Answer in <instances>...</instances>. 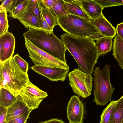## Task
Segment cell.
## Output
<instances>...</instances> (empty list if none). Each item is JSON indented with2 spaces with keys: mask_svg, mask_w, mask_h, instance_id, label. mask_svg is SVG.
Wrapping results in <instances>:
<instances>
[{
  "mask_svg": "<svg viewBox=\"0 0 123 123\" xmlns=\"http://www.w3.org/2000/svg\"><path fill=\"white\" fill-rule=\"evenodd\" d=\"M123 120V96L118 100L111 115L109 123H122Z\"/></svg>",
  "mask_w": 123,
  "mask_h": 123,
  "instance_id": "cell-20",
  "label": "cell"
},
{
  "mask_svg": "<svg viewBox=\"0 0 123 123\" xmlns=\"http://www.w3.org/2000/svg\"><path fill=\"white\" fill-rule=\"evenodd\" d=\"M112 50V55L123 70V40L117 35L114 40Z\"/></svg>",
  "mask_w": 123,
  "mask_h": 123,
  "instance_id": "cell-17",
  "label": "cell"
},
{
  "mask_svg": "<svg viewBox=\"0 0 123 123\" xmlns=\"http://www.w3.org/2000/svg\"><path fill=\"white\" fill-rule=\"evenodd\" d=\"M51 8L57 18L68 14L66 5L64 0H56Z\"/></svg>",
  "mask_w": 123,
  "mask_h": 123,
  "instance_id": "cell-25",
  "label": "cell"
},
{
  "mask_svg": "<svg viewBox=\"0 0 123 123\" xmlns=\"http://www.w3.org/2000/svg\"><path fill=\"white\" fill-rule=\"evenodd\" d=\"M68 76L69 84L75 94L84 98L91 95L93 80L91 74L78 68L69 73Z\"/></svg>",
  "mask_w": 123,
  "mask_h": 123,
  "instance_id": "cell-7",
  "label": "cell"
},
{
  "mask_svg": "<svg viewBox=\"0 0 123 123\" xmlns=\"http://www.w3.org/2000/svg\"><path fill=\"white\" fill-rule=\"evenodd\" d=\"M90 21L104 37L113 38L115 36L116 33V29L103 14L97 18L91 20Z\"/></svg>",
  "mask_w": 123,
  "mask_h": 123,
  "instance_id": "cell-11",
  "label": "cell"
},
{
  "mask_svg": "<svg viewBox=\"0 0 123 123\" xmlns=\"http://www.w3.org/2000/svg\"><path fill=\"white\" fill-rule=\"evenodd\" d=\"M60 36L67 50L71 53L79 67L84 72L91 74L99 57L94 40L66 33Z\"/></svg>",
  "mask_w": 123,
  "mask_h": 123,
  "instance_id": "cell-1",
  "label": "cell"
},
{
  "mask_svg": "<svg viewBox=\"0 0 123 123\" xmlns=\"http://www.w3.org/2000/svg\"><path fill=\"white\" fill-rule=\"evenodd\" d=\"M28 74L24 72L12 56L0 62V87L8 90L17 97L29 81Z\"/></svg>",
  "mask_w": 123,
  "mask_h": 123,
  "instance_id": "cell-3",
  "label": "cell"
},
{
  "mask_svg": "<svg viewBox=\"0 0 123 123\" xmlns=\"http://www.w3.org/2000/svg\"><path fill=\"white\" fill-rule=\"evenodd\" d=\"M38 123H65L62 120L57 119H52L44 121L39 122Z\"/></svg>",
  "mask_w": 123,
  "mask_h": 123,
  "instance_id": "cell-36",
  "label": "cell"
},
{
  "mask_svg": "<svg viewBox=\"0 0 123 123\" xmlns=\"http://www.w3.org/2000/svg\"><path fill=\"white\" fill-rule=\"evenodd\" d=\"M29 110H31L18 95L16 101L7 108L6 117L7 122L21 115Z\"/></svg>",
  "mask_w": 123,
  "mask_h": 123,
  "instance_id": "cell-12",
  "label": "cell"
},
{
  "mask_svg": "<svg viewBox=\"0 0 123 123\" xmlns=\"http://www.w3.org/2000/svg\"><path fill=\"white\" fill-rule=\"evenodd\" d=\"M16 0H0L1 3L0 8L6 9L7 12L11 13V9Z\"/></svg>",
  "mask_w": 123,
  "mask_h": 123,
  "instance_id": "cell-31",
  "label": "cell"
},
{
  "mask_svg": "<svg viewBox=\"0 0 123 123\" xmlns=\"http://www.w3.org/2000/svg\"><path fill=\"white\" fill-rule=\"evenodd\" d=\"M111 66L108 64L101 69L99 67H96L94 70L93 101L97 105L103 106L111 101L115 88L111 82Z\"/></svg>",
  "mask_w": 123,
  "mask_h": 123,
  "instance_id": "cell-5",
  "label": "cell"
},
{
  "mask_svg": "<svg viewBox=\"0 0 123 123\" xmlns=\"http://www.w3.org/2000/svg\"><path fill=\"white\" fill-rule=\"evenodd\" d=\"M7 112L6 108L3 111L0 112V123H7L6 121Z\"/></svg>",
  "mask_w": 123,
  "mask_h": 123,
  "instance_id": "cell-34",
  "label": "cell"
},
{
  "mask_svg": "<svg viewBox=\"0 0 123 123\" xmlns=\"http://www.w3.org/2000/svg\"><path fill=\"white\" fill-rule=\"evenodd\" d=\"M43 4L51 8H52L56 0H39Z\"/></svg>",
  "mask_w": 123,
  "mask_h": 123,
  "instance_id": "cell-33",
  "label": "cell"
},
{
  "mask_svg": "<svg viewBox=\"0 0 123 123\" xmlns=\"http://www.w3.org/2000/svg\"><path fill=\"white\" fill-rule=\"evenodd\" d=\"M122 123H123V121H122Z\"/></svg>",
  "mask_w": 123,
  "mask_h": 123,
  "instance_id": "cell-39",
  "label": "cell"
},
{
  "mask_svg": "<svg viewBox=\"0 0 123 123\" xmlns=\"http://www.w3.org/2000/svg\"><path fill=\"white\" fill-rule=\"evenodd\" d=\"M117 101H112L103 110L100 116V123H109L111 113L116 106Z\"/></svg>",
  "mask_w": 123,
  "mask_h": 123,
  "instance_id": "cell-27",
  "label": "cell"
},
{
  "mask_svg": "<svg viewBox=\"0 0 123 123\" xmlns=\"http://www.w3.org/2000/svg\"><path fill=\"white\" fill-rule=\"evenodd\" d=\"M3 47V51L0 62L4 61L12 57L15 46V40L13 35L8 31L0 37Z\"/></svg>",
  "mask_w": 123,
  "mask_h": 123,
  "instance_id": "cell-10",
  "label": "cell"
},
{
  "mask_svg": "<svg viewBox=\"0 0 123 123\" xmlns=\"http://www.w3.org/2000/svg\"><path fill=\"white\" fill-rule=\"evenodd\" d=\"M58 25L63 31L72 35L97 40L104 37L90 21L71 14L57 18Z\"/></svg>",
  "mask_w": 123,
  "mask_h": 123,
  "instance_id": "cell-4",
  "label": "cell"
},
{
  "mask_svg": "<svg viewBox=\"0 0 123 123\" xmlns=\"http://www.w3.org/2000/svg\"><path fill=\"white\" fill-rule=\"evenodd\" d=\"M112 38L104 37L97 40L95 44L98 55L105 54L110 52L112 44Z\"/></svg>",
  "mask_w": 123,
  "mask_h": 123,
  "instance_id": "cell-19",
  "label": "cell"
},
{
  "mask_svg": "<svg viewBox=\"0 0 123 123\" xmlns=\"http://www.w3.org/2000/svg\"><path fill=\"white\" fill-rule=\"evenodd\" d=\"M67 117L69 123H82L84 109L83 104L77 96L74 95L67 107Z\"/></svg>",
  "mask_w": 123,
  "mask_h": 123,
  "instance_id": "cell-8",
  "label": "cell"
},
{
  "mask_svg": "<svg viewBox=\"0 0 123 123\" xmlns=\"http://www.w3.org/2000/svg\"></svg>",
  "mask_w": 123,
  "mask_h": 123,
  "instance_id": "cell-40",
  "label": "cell"
},
{
  "mask_svg": "<svg viewBox=\"0 0 123 123\" xmlns=\"http://www.w3.org/2000/svg\"><path fill=\"white\" fill-rule=\"evenodd\" d=\"M18 95L31 111L38 108L39 106L44 99L36 97L23 89Z\"/></svg>",
  "mask_w": 123,
  "mask_h": 123,
  "instance_id": "cell-16",
  "label": "cell"
},
{
  "mask_svg": "<svg viewBox=\"0 0 123 123\" xmlns=\"http://www.w3.org/2000/svg\"><path fill=\"white\" fill-rule=\"evenodd\" d=\"M31 111L29 110L21 115L9 121L7 123H26L29 117V114Z\"/></svg>",
  "mask_w": 123,
  "mask_h": 123,
  "instance_id": "cell-30",
  "label": "cell"
},
{
  "mask_svg": "<svg viewBox=\"0 0 123 123\" xmlns=\"http://www.w3.org/2000/svg\"><path fill=\"white\" fill-rule=\"evenodd\" d=\"M39 2L43 17L49 26L53 29L56 25H58L57 17L51 8L48 7Z\"/></svg>",
  "mask_w": 123,
  "mask_h": 123,
  "instance_id": "cell-18",
  "label": "cell"
},
{
  "mask_svg": "<svg viewBox=\"0 0 123 123\" xmlns=\"http://www.w3.org/2000/svg\"><path fill=\"white\" fill-rule=\"evenodd\" d=\"M23 89L38 98H44L48 96L46 92L39 89L31 82L30 81Z\"/></svg>",
  "mask_w": 123,
  "mask_h": 123,
  "instance_id": "cell-24",
  "label": "cell"
},
{
  "mask_svg": "<svg viewBox=\"0 0 123 123\" xmlns=\"http://www.w3.org/2000/svg\"><path fill=\"white\" fill-rule=\"evenodd\" d=\"M16 63L21 70L25 73L28 74V63L21 57L18 54L13 56Z\"/></svg>",
  "mask_w": 123,
  "mask_h": 123,
  "instance_id": "cell-29",
  "label": "cell"
},
{
  "mask_svg": "<svg viewBox=\"0 0 123 123\" xmlns=\"http://www.w3.org/2000/svg\"><path fill=\"white\" fill-rule=\"evenodd\" d=\"M25 46L28 51L29 57L35 65L69 70L65 63L37 47L29 40L24 38Z\"/></svg>",
  "mask_w": 123,
  "mask_h": 123,
  "instance_id": "cell-6",
  "label": "cell"
},
{
  "mask_svg": "<svg viewBox=\"0 0 123 123\" xmlns=\"http://www.w3.org/2000/svg\"><path fill=\"white\" fill-rule=\"evenodd\" d=\"M3 51V45L0 40V57L1 56Z\"/></svg>",
  "mask_w": 123,
  "mask_h": 123,
  "instance_id": "cell-37",
  "label": "cell"
},
{
  "mask_svg": "<svg viewBox=\"0 0 123 123\" xmlns=\"http://www.w3.org/2000/svg\"><path fill=\"white\" fill-rule=\"evenodd\" d=\"M26 10L31 12L35 16L37 19L41 27L44 30L42 25L43 16L39 0H29Z\"/></svg>",
  "mask_w": 123,
  "mask_h": 123,
  "instance_id": "cell-22",
  "label": "cell"
},
{
  "mask_svg": "<svg viewBox=\"0 0 123 123\" xmlns=\"http://www.w3.org/2000/svg\"><path fill=\"white\" fill-rule=\"evenodd\" d=\"M116 30L117 35L123 40V22L117 25Z\"/></svg>",
  "mask_w": 123,
  "mask_h": 123,
  "instance_id": "cell-32",
  "label": "cell"
},
{
  "mask_svg": "<svg viewBox=\"0 0 123 123\" xmlns=\"http://www.w3.org/2000/svg\"><path fill=\"white\" fill-rule=\"evenodd\" d=\"M31 68L52 81H60L63 82L67 78L69 71V70L41 65H35Z\"/></svg>",
  "mask_w": 123,
  "mask_h": 123,
  "instance_id": "cell-9",
  "label": "cell"
},
{
  "mask_svg": "<svg viewBox=\"0 0 123 123\" xmlns=\"http://www.w3.org/2000/svg\"><path fill=\"white\" fill-rule=\"evenodd\" d=\"M29 0H16L11 9L10 16L17 19L26 11Z\"/></svg>",
  "mask_w": 123,
  "mask_h": 123,
  "instance_id": "cell-23",
  "label": "cell"
},
{
  "mask_svg": "<svg viewBox=\"0 0 123 123\" xmlns=\"http://www.w3.org/2000/svg\"><path fill=\"white\" fill-rule=\"evenodd\" d=\"M17 19L27 28L43 30L36 17L29 11H26Z\"/></svg>",
  "mask_w": 123,
  "mask_h": 123,
  "instance_id": "cell-15",
  "label": "cell"
},
{
  "mask_svg": "<svg viewBox=\"0 0 123 123\" xmlns=\"http://www.w3.org/2000/svg\"><path fill=\"white\" fill-rule=\"evenodd\" d=\"M42 26L44 30L49 32H53V29L49 26L45 19L43 17Z\"/></svg>",
  "mask_w": 123,
  "mask_h": 123,
  "instance_id": "cell-35",
  "label": "cell"
},
{
  "mask_svg": "<svg viewBox=\"0 0 123 123\" xmlns=\"http://www.w3.org/2000/svg\"><path fill=\"white\" fill-rule=\"evenodd\" d=\"M103 9L107 7L122 5V0H95Z\"/></svg>",
  "mask_w": 123,
  "mask_h": 123,
  "instance_id": "cell-28",
  "label": "cell"
},
{
  "mask_svg": "<svg viewBox=\"0 0 123 123\" xmlns=\"http://www.w3.org/2000/svg\"><path fill=\"white\" fill-rule=\"evenodd\" d=\"M17 97L13 96L9 91L0 88V106L7 108L16 100Z\"/></svg>",
  "mask_w": 123,
  "mask_h": 123,
  "instance_id": "cell-21",
  "label": "cell"
},
{
  "mask_svg": "<svg viewBox=\"0 0 123 123\" xmlns=\"http://www.w3.org/2000/svg\"><path fill=\"white\" fill-rule=\"evenodd\" d=\"M23 35L38 48L67 63L65 56L67 49L65 45L53 32L29 28Z\"/></svg>",
  "mask_w": 123,
  "mask_h": 123,
  "instance_id": "cell-2",
  "label": "cell"
},
{
  "mask_svg": "<svg viewBox=\"0 0 123 123\" xmlns=\"http://www.w3.org/2000/svg\"><path fill=\"white\" fill-rule=\"evenodd\" d=\"M7 13L5 9L0 8V37L8 31L9 26Z\"/></svg>",
  "mask_w": 123,
  "mask_h": 123,
  "instance_id": "cell-26",
  "label": "cell"
},
{
  "mask_svg": "<svg viewBox=\"0 0 123 123\" xmlns=\"http://www.w3.org/2000/svg\"><path fill=\"white\" fill-rule=\"evenodd\" d=\"M68 14L77 16L89 21L91 19L86 14L82 6L80 0H64Z\"/></svg>",
  "mask_w": 123,
  "mask_h": 123,
  "instance_id": "cell-14",
  "label": "cell"
},
{
  "mask_svg": "<svg viewBox=\"0 0 123 123\" xmlns=\"http://www.w3.org/2000/svg\"><path fill=\"white\" fill-rule=\"evenodd\" d=\"M122 5H123V0H122Z\"/></svg>",
  "mask_w": 123,
  "mask_h": 123,
  "instance_id": "cell-38",
  "label": "cell"
},
{
  "mask_svg": "<svg viewBox=\"0 0 123 123\" xmlns=\"http://www.w3.org/2000/svg\"><path fill=\"white\" fill-rule=\"evenodd\" d=\"M82 6L91 20L95 19L103 13V9L95 0H80Z\"/></svg>",
  "mask_w": 123,
  "mask_h": 123,
  "instance_id": "cell-13",
  "label": "cell"
}]
</instances>
